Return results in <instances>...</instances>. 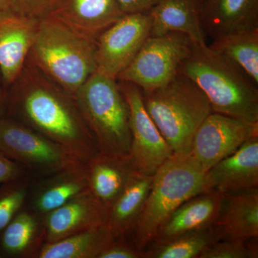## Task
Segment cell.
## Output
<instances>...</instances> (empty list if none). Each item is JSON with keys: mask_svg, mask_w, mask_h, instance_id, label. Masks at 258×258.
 <instances>
[{"mask_svg": "<svg viewBox=\"0 0 258 258\" xmlns=\"http://www.w3.org/2000/svg\"><path fill=\"white\" fill-rule=\"evenodd\" d=\"M64 0H10L9 8L18 14L41 20L50 18Z\"/></svg>", "mask_w": 258, "mask_h": 258, "instance_id": "cell-29", "label": "cell"}, {"mask_svg": "<svg viewBox=\"0 0 258 258\" xmlns=\"http://www.w3.org/2000/svg\"><path fill=\"white\" fill-rule=\"evenodd\" d=\"M87 189L86 166L80 163L50 175L32 179L24 208L44 216Z\"/></svg>", "mask_w": 258, "mask_h": 258, "instance_id": "cell-15", "label": "cell"}, {"mask_svg": "<svg viewBox=\"0 0 258 258\" xmlns=\"http://www.w3.org/2000/svg\"><path fill=\"white\" fill-rule=\"evenodd\" d=\"M205 189L222 195L258 190V135L205 173Z\"/></svg>", "mask_w": 258, "mask_h": 258, "instance_id": "cell-13", "label": "cell"}, {"mask_svg": "<svg viewBox=\"0 0 258 258\" xmlns=\"http://www.w3.org/2000/svg\"><path fill=\"white\" fill-rule=\"evenodd\" d=\"M202 25L212 40L258 29V0H203Z\"/></svg>", "mask_w": 258, "mask_h": 258, "instance_id": "cell-17", "label": "cell"}, {"mask_svg": "<svg viewBox=\"0 0 258 258\" xmlns=\"http://www.w3.org/2000/svg\"><path fill=\"white\" fill-rule=\"evenodd\" d=\"M88 189L107 210L128 182L135 170L129 156L99 152L85 163Z\"/></svg>", "mask_w": 258, "mask_h": 258, "instance_id": "cell-20", "label": "cell"}, {"mask_svg": "<svg viewBox=\"0 0 258 258\" xmlns=\"http://www.w3.org/2000/svg\"><path fill=\"white\" fill-rule=\"evenodd\" d=\"M258 135V123L212 112L195 132L189 154L207 172Z\"/></svg>", "mask_w": 258, "mask_h": 258, "instance_id": "cell-11", "label": "cell"}, {"mask_svg": "<svg viewBox=\"0 0 258 258\" xmlns=\"http://www.w3.org/2000/svg\"><path fill=\"white\" fill-rule=\"evenodd\" d=\"M192 45L191 39L181 32L152 35L116 80L133 83L142 92L162 87L179 74Z\"/></svg>", "mask_w": 258, "mask_h": 258, "instance_id": "cell-7", "label": "cell"}, {"mask_svg": "<svg viewBox=\"0 0 258 258\" xmlns=\"http://www.w3.org/2000/svg\"><path fill=\"white\" fill-rule=\"evenodd\" d=\"M98 258H143V251L128 237H114L98 254Z\"/></svg>", "mask_w": 258, "mask_h": 258, "instance_id": "cell-30", "label": "cell"}, {"mask_svg": "<svg viewBox=\"0 0 258 258\" xmlns=\"http://www.w3.org/2000/svg\"><path fill=\"white\" fill-rule=\"evenodd\" d=\"M205 172L188 154H174L154 174L152 187L129 238L143 251L181 204L205 192Z\"/></svg>", "mask_w": 258, "mask_h": 258, "instance_id": "cell-4", "label": "cell"}, {"mask_svg": "<svg viewBox=\"0 0 258 258\" xmlns=\"http://www.w3.org/2000/svg\"><path fill=\"white\" fill-rule=\"evenodd\" d=\"M209 47L258 85V29L215 39Z\"/></svg>", "mask_w": 258, "mask_h": 258, "instance_id": "cell-25", "label": "cell"}, {"mask_svg": "<svg viewBox=\"0 0 258 258\" xmlns=\"http://www.w3.org/2000/svg\"><path fill=\"white\" fill-rule=\"evenodd\" d=\"M153 178L135 169L108 209L106 224L114 237H129L132 234L145 205Z\"/></svg>", "mask_w": 258, "mask_h": 258, "instance_id": "cell-23", "label": "cell"}, {"mask_svg": "<svg viewBox=\"0 0 258 258\" xmlns=\"http://www.w3.org/2000/svg\"><path fill=\"white\" fill-rule=\"evenodd\" d=\"M74 97L100 152L129 156L130 113L118 81L95 72Z\"/></svg>", "mask_w": 258, "mask_h": 258, "instance_id": "cell-6", "label": "cell"}, {"mask_svg": "<svg viewBox=\"0 0 258 258\" xmlns=\"http://www.w3.org/2000/svg\"><path fill=\"white\" fill-rule=\"evenodd\" d=\"M45 244L43 216L27 209L0 232L2 258H37Z\"/></svg>", "mask_w": 258, "mask_h": 258, "instance_id": "cell-22", "label": "cell"}, {"mask_svg": "<svg viewBox=\"0 0 258 258\" xmlns=\"http://www.w3.org/2000/svg\"><path fill=\"white\" fill-rule=\"evenodd\" d=\"M0 258H2V257H1V254H0Z\"/></svg>", "mask_w": 258, "mask_h": 258, "instance_id": "cell-35", "label": "cell"}, {"mask_svg": "<svg viewBox=\"0 0 258 258\" xmlns=\"http://www.w3.org/2000/svg\"><path fill=\"white\" fill-rule=\"evenodd\" d=\"M26 63L75 96L96 72V41L52 18L41 20Z\"/></svg>", "mask_w": 258, "mask_h": 258, "instance_id": "cell-3", "label": "cell"}, {"mask_svg": "<svg viewBox=\"0 0 258 258\" xmlns=\"http://www.w3.org/2000/svg\"><path fill=\"white\" fill-rule=\"evenodd\" d=\"M118 82L130 113L132 144L129 157L136 170L154 176L174 153L146 109L141 88L133 83Z\"/></svg>", "mask_w": 258, "mask_h": 258, "instance_id": "cell-10", "label": "cell"}, {"mask_svg": "<svg viewBox=\"0 0 258 258\" xmlns=\"http://www.w3.org/2000/svg\"><path fill=\"white\" fill-rule=\"evenodd\" d=\"M40 21L9 8L0 10V74L5 89L23 71Z\"/></svg>", "mask_w": 258, "mask_h": 258, "instance_id": "cell-12", "label": "cell"}, {"mask_svg": "<svg viewBox=\"0 0 258 258\" xmlns=\"http://www.w3.org/2000/svg\"><path fill=\"white\" fill-rule=\"evenodd\" d=\"M218 240L212 227L192 231L152 242L144 249L143 258H198L204 249Z\"/></svg>", "mask_w": 258, "mask_h": 258, "instance_id": "cell-26", "label": "cell"}, {"mask_svg": "<svg viewBox=\"0 0 258 258\" xmlns=\"http://www.w3.org/2000/svg\"><path fill=\"white\" fill-rule=\"evenodd\" d=\"M212 227L219 240L258 238V190L222 195Z\"/></svg>", "mask_w": 258, "mask_h": 258, "instance_id": "cell-18", "label": "cell"}, {"mask_svg": "<svg viewBox=\"0 0 258 258\" xmlns=\"http://www.w3.org/2000/svg\"><path fill=\"white\" fill-rule=\"evenodd\" d=\"M0 152L23 165L32 179L83 163L60 144L8 117L0 120Z\"/></svg>", "mask_w": 258, "mask_h": 258, "instance_id": "cell-8", "label": "cell"}, {"mask_svg": "<svg viewBox=\"0 0 258 258\" xmlns=\"http://www.w3.org/2000/svg\"><path fill=\"white\" fill-rule=\"evenodd\" d=\"M257 239L218 240L204 249L198 258H257Z\"/></svg>", "mask_w": 258, "mask_h": 258, "instance_id": "cell-28", "label": "cell"}, {"mask_svg": "<svg viewBox=\"0 0 258 258\" xmlns=\"http://www.w3.org/2000/svg\"><path fill=\"white\" fill-rule=\"evenodd\" d=\"M152 24L149 12L131 13L102 32L96 41V72L116 79L151 36Z\"/></svg>", "mask_w": 258, "mask_h": 258, "instance_id": "cell-9", "label": "cell"}, {"mask_svg": "<svg viewBox=\"0 0 258 258\" xmlns=\"http://www.w3.org/2000/svg\"><path fill=\"white\" fill-rule=\"evenodd\" d=\"M108 210L91 190H84L43 216L45 242L51 243L106 224Z\"/></svg>", "mask_w": 258, "mask_h": 258, "instance_id": "cell-14", "label": "cell"}, {"mask_svg": "<svg viewBox=\"0 0 258 258\" xmlns=\"http://www.w3.org/2000/svg\"><path fill=\"white\" fill-rule=\"evenodd\" d=\"M116 0H64L50 18L86 38H97L124 15Z\"/></svg>", "mask_w": 258, "mask_h": 258, "instance_id": "cell-16", "label": "cell"}, {"mask_svg": "<svg viewBox=\"0 0 258 258\" xmlns=\"http://www.w3.org/2000/svg\"><path fill=\"white\" fill-rule=\"evenodd\" d=\"M222 201V195L214 191L200 193L189 199L171 214L152 242L212 227L218 216Z\"/></svg>", "mask_w": 258, "mask_h": 258, "instance_id": "cell-21", "label": "cell"}, {"mask_svg": "<svg viewBox=\"0 0 258 258\" xmlns=\"http://www.w3.org/2000/svg\"><path fill=\"white\" fill-rule=\"evenodd\" d=\"M113 239L114 236L107 224H103L45 243L37 258H98Z\"/></svg>", "mask_w": 258, "mask_h": 258, "instance_id": "cell-24", "label": "cell"}, {"mask_svg": "<svg viewBox=\"0 0 258 258\" xmlns=\"http://www.w3.org/2000/svg\"><path fill=\"white\" fill-rule=\"evenodd\" d=\"M124 14L147 13L150 11L161 0H116Z\"/></svg>", "mask_w": 258, "mask_h": 258, "instance_id": "cell-32", "label": "cell"}, {"mask_svg": "<svg viewBox=\"0 0 258 258\" xmlns=\"http://www.w3.org/2000/svg\"><path fill=\"white\" fill-rule=\"evenodd\" d=\"M25 176L30 175L23 165L0 152V184Z\"/></svg>", "mask_w": 258, "mask_h": 258, "instance_id": "cell-31", "label": "cell"}, {"mask_svg": "<svg viewBox=\"0 0 258 258\" xmlns=\"http://www.w3.org/2000/svg\"><path fill=\"white\" fill-rule=\"evenodd\" d=\"M10 4V0H0V10L9 8Z\"/></svg>", "mask_w": 258, "mask_h": 258, "instance_id": "cell-34", "label": "cell"}, {"mask_svg": "<svg viewBox=\"0 0 258 258\" xmlns=\"http://www.w3.org/2000/svg\"><path fill=\"white\" fill-rule=\"evenodd\" d=\"M32 180L25 176L0 184V232L25 208Z\"/></svg>", "mask_w": 258, "mask_h": 258, "instance_id": "cell-27", "label": "cell"}, {"mask_svg": "<svg viewBox=\"0 0 258 258\" xmlns=\"http://www.w3.org/2000/svg\"><path fill=\"white\" fill-rule=\"evenodd\" d=\"M6 115L60 144L83 163L100 152L76 98L25 63L6 89Z\"/></svg>", "mask_w": 258, "mask_h": 258, "instance_id": "cell-1", "label": "cell"}, {"mask_svg": "<svg viewBox=\"0 0 258 258\" xmlns=\"http://www.w3.org/2000/svg\"><path fill=\"white\" fill-rule=\"evenodd\" d=\"M203 0H161L149 11L152 35L178 32L189 37L195 45L206 43L202 25Z\"/></svg>", "mask_w": 258, "mask_h": 258, "instance_id": "cell-19", "label": "cell"}, {"mask_svg": "<svg viewBox=\"0 0 258 258\" xmlns=\"http://www.w3.org/2000/svg\"><path fill=\"white\" fill-rule=\"evenodd\" d=\"M180 72L203 91L212 112L258 123L257 85L207 44H193Z\"/></svg>", "mask_w": 258, "mask_h": 258, "instance_id": "cell-2", "label": "cell"}, {"mask_svg": "<svg viewBox=\"0 0 258 258\" xmlns=\"http://www.w3.org/2000/svg\"><path fill=\"white\" fill-rule=\"evenodd\" d=\"M146 109L174 154H188L195 132L212 113L208 98L179 72L171 82L142 92Z\"/></svg>", "mask_w": 258, "mask_h": 258, "instance_id": "cell-5", "label": "cell"}, {"mask_svg": "<svg viewBox=\"0 0 258 258\" xmlns=\"http://www.w3.org/2000/svg\"><path fill=\"white\" fill-rule=\"evenodd\" d=\"M7 92L3 83L0 81V120L6 115Z\"/></svg>", "mask_w": 258, "mask_h": 258, "instance_id": "cell-33", "label": "cell"}]
</instances>
